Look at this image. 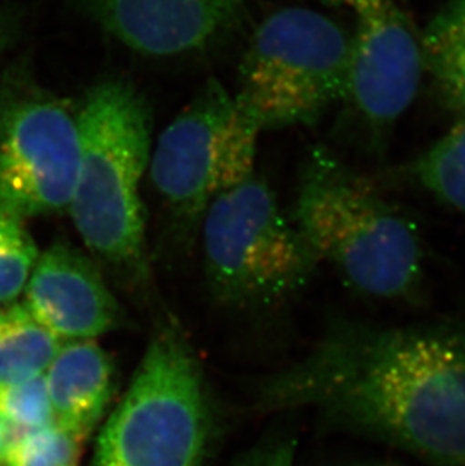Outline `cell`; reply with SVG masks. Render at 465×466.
<instances>
[{
	"mask_svg": "<svg viewBox=\"0 0 465 466\" xmlns=\"http://www.w3.org/2000/svg\"><path fill=\"white\" fill-rule=\"evenodd\" d=\"M260 403L315 410L432 465L465 466V328L338 321L264 383Z\"/></svg>",
	"mask_w": 465,
	"mask_h": 466,
	"instance_id": "1",
	"label": "cell"
},
{
	"mask_svg": "<svg viewBox=\"0 0 465 466\" xmlns=\"http://www.w3.org/2000/svg\"><path fill=\"white\" fill-rule=\"evenodd\" d=\"M294 227L316 258L354 289L379 299H411L425 277L418 228L363 174L317 147L304 162Z\"/></svg>",
	"mask_w": 465,
	"mask_h": 466,
	"instance_id": "2",
	"label": "cell"
},
{
	"mask_svg": "<svg viewBox=\"0 0 465 466\" xmlns=\"http://www.w3.org/2000/svg\"><path fill=\"white\" fill-rule=\"evenodd\" d=\"M79 167L71 219L101 261L147 275V225L140 183L151 158V116L130 82L103 80L78 109Z\"/></svg>",
	"mask_w": 465,
	"mask_h": 466,
	"instance_id": "3",
	"label": "cell"
},
{
	"mask_svg": "<svg viewBox=\"0 0 465 466\" xmlns=\"http://www.w3.org/2000/svg\"><path fill=\"white\" fill-rule=\"evenodd\" d=\"M351 34L313 9H278L242 57L236 103L264 130L310 126L349 97Z\"/></svg>",
	"mask_w": 465,
	"mask_h": 466,
	"instance_id": "4",
	"label": "cell"
},
{
	"mask_svg": "<svg viewBox=\"0 0 465 466\" xmlns=\"http://www.w3.org/2000/svg\"><path fill=\"white\" fill-rule=\"evenodd\" d=\"M209 427L200 365L181 332L165 328L101 431L96 466H198Z\"/></svg>",
	"mask_w": 465,
	"mask_h": 466,
	"instance_id": "5",
	"label": "cell"
},
{
	"mask_svg": "<svg viewBox=\"0 0 465 466\" xmlns=\"http://www.w3.org/2000/svg\"><path fill=\"white\" fill-rule=\"evenodd\" d=\"M202 229L209 287L234 309L277 307L305 286L319 261L255 174L211 204Z\"/></svg>",
	"mask_w": 465,
	"mask_h": 466,
	"instance_id": "6",
	"label": "cell"
},
{
	"mask_svg": "<svg viewBox=\"0 0 465 466\" xmlns=\"http://www.w3.org/2000/svg\"><path fill=\"white\" fill-rule=\"evenodd\" d=\"M260 133L218 80L168 124L151 150L150 177L183 228L202 224L218 197L254 176Z\"/></svg>",
	"mask_w": 465,
	"mask_h": 466,
	"instance_id": "7",
	"label": "cell"
},
{
	"mask_svg": "<svg viewBox=\"0 0 465 466\" xmlns=\"http://www.w3.org/2000/svg\"><path fill=\"white\" fill-rule=\"evenodd\" d=\"M79 167L78 109L25 66L0 76V206L23 218L70 206Z\"/></svg>",
	"mask_w": 465,
	"mask_h": 466,
	"instance_id": "8",
	"label": "cell"
},
{
	"mask_svg": "<svg viewBox=\"0 0 465 466\" xmlns=\"http://www.w3.org/2000/svg\"><path fill=\"white\" fill-rule=\"evenodd\" d=\"M349 14V100L373 141L384 139L418 96L423 70L420 34L402 0H321Z\"/></svg>",
	"mask_w": 465,
	"mask_h": 466,
	"instance_id": "9",
	"label": "cell"
},
{
	"mask_svg": "<svg viewBox=\"0 0 465 466\" xmlns=\"http://www.w3.org/2000/svg\"><path fill=\"white\" fill-rule=\"evenodd\" d=\"M109 35L147 56L207 49L229 35L254 0H79Z\"/></svg>",
	"mask_w": 465,
	"mask_h": 466,
	"instance_id": "10",
	"label": "cell"
},
{
	"mask_svg": "<svg viewBox=\"0 0 465 466\" xmlns=\"http://www.w3.org/2000/svg\"><path fill=\"white\" fill-rule=\"evenodd\" d=\"M23 307L61 339H94L121 325V309L93 259L57 242L38 257Z\"/></svg>",
	"mask_w": 465,
	"mask_h": 466,
	"instance_id": "11",
	"label": "cell"
},
{
	"mask_svg": "<svg viewBox=\"0 0 465 466\" xmlns=\"http://www.w3.org/2000/svg\"><path fill=\"white\" fill-rule=\"evenodd\" d=\"M45 376L55 424L87 440L114 394V361L94 339H76L61 344Z\"/></svg>",
	"mask_w": 465,
	"mask_h": 466,
	"instance_id": "12",
	"label": "cell"
},
{
	"mask_svg": "<svg viewBox=\"0 0 465 466\" xmlns=\"http://www.w3.org/2000/svg\"><path fill=\"white\" fill-rule=\"evenodd\" d=\"M423 70L449 110L465 116V0H446L420 32Z\"/></svg>",
	"mask_w": 465,
	"mask_h": 466,
	"instance_id": "13",
	"label": "cell"
},
{
	"mask_svg": "<svg viewBox=\"0 0 465 466\" xmlns=\"http://www.w3.org/2000/svg\"><path fill=\"white\" fill-rule=\"evenodd\" d=\"M59 348L61 339L41 326L23 304L4 309L0 319V388L45 374Z\"/></svg>",
	"mask_w": 465,
	"mask_h": 466,
	"instance_id": "14",
	"label": "cell"
},
{
	"mask_svg": "<svg viewBox=\"0 0 465 466\" xmlns=\"http://www.w3.org/2000/svg\"><path fill=\"white\" fill-rule=\"evenodd\" d=\"M409 172L421 189L465 216V116L418 156Z\"/></svg>",
	"mask_w": 465,
	"mask_h": 466,
	"instance_id": "15",
	"label": "cell"
},
{
	"mask_svg": "<svg viewBox=\"0 0 465 466\" xmlns=\"http://www.w3.org/2000/svg\"><path fill=\"white\" fill-rule=\"evenodd\" d=\"M40 257L26 218L0 206V304L17 300Z\"/></svg>",
	"mask_w": 465,
	"mask_h": 466,
	"instance_id": "16",
	"label": "cell"
},
{
	"mask_svg": "<svg viewBox=\"0 0 465 466\" xmlns=\"http://www.w3.org/2000/svg\"><path fill=\"white\" fill-rule=\"evenodd\" d=\"M85 441L57 424L9 441L4 466H79Z\"/></svg>",
	"mask_w": 465,
	"mask_h": 466,
	"instance_id": "17",
	"label": "cell"
},
{
	"mask_svg": "<svg viewBox=\"0 0 465 466\" xmlns=\"http://www.w3.org/2000/svg\"><path fill=\"white\" fill-rule=\"evenodd\" d=\"M0 421L8 431V442L16 436L55 424L45 374L0 388Z\"/></svg>",
	"mask_w": 465,
	"mask_h": 466,
	"instance_id": "18",
	"label": "cell"
},
{
	"mask_svg": "<svg viewBox=\"0 0 465 466\" xmlns=\"http://www.w3.org/2000/svg\"><path fill=\"white\" fill-rule=\"evenodd\" d=\"M294 440L277 438L251 450L234 466H294Z\"/></svg>",
	"mask_w": 465,
	"mask_h": 466,
	"instance_id": "19",
	"label": "cell"
},
{
	"mask_svg": "<svg viewBox=\"0 0 465 466\" xmlns=\"http://www.w3.org/2000/svg\"><path fill=\"white\" fill-rule=\"evenodd\" d=\"M17 34V22L13 14L0 9V55L8 49Z\"/></svg>",
	"mask_w": 465,
	"mask_h": 466,
	"instance_id": "20",
	"label": "cell"
},
{
	"mask_svg": "<svg viewBox=\"0 0 465 466\" xmlns=\"http://www.w3.org/2000/svg\"><path fill=\"white\" fill-rule=\"evenodd\" d=\"M6 447H8V431H6L4 422L0 421V465L4 462Z\"/></svg>",
	"mask_w": 465,
	"mask_h": 466,
	"instance_id": "21",
	"label": "cell"
},
{
	"mask_svg": "<svg viewBox=\"0 0 465 466\" xmlns=\"http://www.w3.org/2000/svg\"><path fill=\"white\" fill-rule=\"evenodd\" d=\"M2 316H4V309H0V319H2Z\"/></svg>",
	"mask_w": 465,
	"mask_h": 466,
	"instance_id": "22",
	"label": "cell"
},
{
	"mask_svg": "<svg viewBox=\"0 0 465 466\" xmlns=\"http://www.w3.org/2000/svg\"><path fill=\"white\" fill-rule=\"evenodd\" d=\"M363 466H370V465H363ZM372 466H379V465H372Z\"/></svg>",
	"mask_w": 465,
	"mask_h": 466,
	"instance_id": "23",
	"label": "cell"
}]
</instances>
